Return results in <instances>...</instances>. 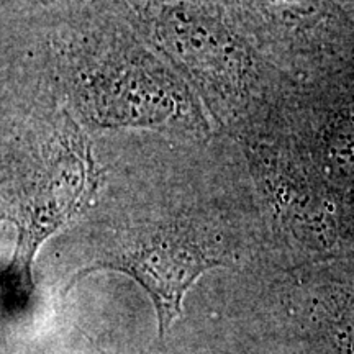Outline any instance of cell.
<instances>
[{
	"mask_svg": "<svg viewBox=\"0 0 354 354\" xmlns=\"http://www.w3.org/2000/svg\"><path fill=\"white\" fill-rule=\"evenodd\" d=\"M2 43L21 46L20 104L63 107L91 130L215 138L205 109L113 0H2ZM6 68V66H3Z\"/></svg>",
	"mask_w": 354,
	"mask_h": 354,
	"instance_id": "cell-1",
	"label": "cell"
},
{
	"mask_svg": "<svg viewBox=\"0 0 354 354\" xmlns=\"http://www.w3.org/2000/svg\"><path fill=\"white\" fill-rule=\"evenodd\" d=\"M2 214L17 232L8 276L33 286L39 246L99 196V166L88 130L57 105H3Z\"/></svg>",
	"mask_w": 354,
	"mask_h": 354,
	"instance_id": "cell-2",
	"label": "cell"
},
{
	"mask_svg": "<svg viewBox=\"0 0 354 354\" xmlns=\"http://www.w3.org/2000/svg\"><path fill=\"white\" fill-rule=\"evenodd\" d=\"M136 33L180 77L216 131L241 145L276 120L271 63L214 0H113Z\"/></svg>",
	"mask_w": 354,
	"mask_h": 354,
	"instance_id": "cell-3",
	"label": "cell"
},
{
	"mask_svg": "<svg viewBox=\"0 0 354 354\" xmlns=\"http://www.w3.org/2000/svg\"><path fill=\"white\" fill-rule=\"evenodd\" d=\"M232 264L223 233L194 212L141 218L110 232L91 263L71 277L66 292L87 274L117 271L130 276L153 300L159 336L180 315L183 300L203 272Z\"/></svg>",
	"mask_w": 354,
	"mask_h": 354,
	"instance_id": "cell-4",
	"label": "cell"
},
{
	"mask_svg": "<svg viewBox=\"0 0 354 354\" xmlns=\"http://www.w3.org/2000/svg\"><path fill=\"white\" fill-rule=\"evenodd\" d=\"M238 33L264 59L284 55L339 12L333 0H214Z\"/></svg>",
	"mask_w": 354,
	"mask_h": 354,
	"instance_id": "cell-5",
	"label": "cell"
}]
</instances>
